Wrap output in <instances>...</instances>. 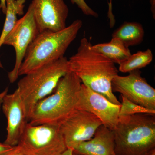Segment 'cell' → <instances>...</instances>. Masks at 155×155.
<instances>
[{
	"label": "cell",
	"instance_id": "ffe728a7",
	"mask_svg": "<svg viewBox=\"0 0 155 155\" xmlns=\"http://www.w3.org/2000/svg\"><path fill=\"white\" fill-rule=\"evenodd\" d=\"M3 155H28L23 152L20 148L17 146L14 147L13 149L11 150V151L8 152L6 153Z\"/></svg>",
	"mask_w": 155,
	"mask_h": 155
},
{
	"label": "cell",
	"instance_id": "e0dca14e",
	"mask_svg": "<svg viewBox=\"0 0 155 155\" xmlns=\"http://www.w3.org/2000/svg\"><path fill=\"white\" fill-rule=\"evenodd\" d=\"M153 54L151 50L138 51L131 54L119 65V71L123 73H129L134 70H140L151 63Z\"/></svg>",
	"mask_w": 155,
	"mask_h": 155
},
{
	"label": "cell",
	"instance_id": "6da1fadb",
	"mask_svg": "<svg viewBox=\"0 0 155 155\" xmlns=\"http://www.w3.org/2000/svg\"><path fill=\"white\" fill-rule=\"evenodd\" d=\"M91 46L86 38L81 40L77 52L68 59L69 70L84 85L111 102L121 105L111 87L113 79L119 75V70L115 63L93 50Z\"/></svg>",
	"mask_w": 155,
	"mask_h": 155
},
{
	"label": "cell",
	"instance_id": "5b68a950",
	"mask_svg": "<svg viewBox=\"0 0 155 155\" xmlns=\"http://www.w3.org/2000/svg\"><path fill=\"white\" fill-rule=\"evenodd\" d=\"M70 71L68 59L64 57L25 74L17 83L29 122L40 101L51 94L62 77Z\"/></svg>",
	"mask_w": 155,
	"mask_h": 155
},
{
	"label": "cell",
	"instance_id": "9c48e42d",
	"mask_svg": "<svg viewBox=\"0 0 155 155\" xmlns=\"http://www.w3.org/2000/svg\"><path fill=\"white\" fill-rule=\"evenodd\" d=\"M59 125L67 148L73 150L81 143L90 140L103 124L91 113L76 109Z\"/></svg>",
	"mask_w": 155,
	"mask_h": 155
},
{
	"label": "cell",
	"instance_id": "8992f818",
	"mask_svg": "<svg viewBox=\"0 0 155 155\" xmlns=\"http://www.w3.org/2000/svg\"><path fill=\"white\" fill-rule=\"evenodd\" d=\"M17 146L28 155H58L67 148L59 124L28 123Z\"/></svg>",
	"mask_w": 155,
	"mask_h": 155
},
{
	"label": "cell",
	"instance_id": "7402d4cb",
	"mask_svg": "<svg viewBox=\"0 0 155 155\" xmlns=\"http://www.w3.org/2000/svg\"><path fill=\"white\" fill-rule=\"evenodd\" d=\"M8 88L7 87L2 92L0 93V112H1V107L2 106L3 100L5 97L8 94Z\"/></svg>",
	"mask_w": 155,
	"mask_h": 155
},
{
	"label": "cell",
	"instance_id": "ba28073f",
	"mask_svg": "<svg viewBox=\"0 0 155 155\" xmlns=\"http://www.w3.org/2000/svg\"><path fill=\"white\" fill-rule=\"evenodd\" d=\"M126 76L117 75L112 81L113 92L136 104L155 110V89L141 76L140 70L129 72Z\"/></svg>",
	"mask_w": 155,
	"mask_h": 155
},
{
	"label": "cell",
	"instance_id": "30bf717a",
	"mask_svg": "<svg viewBox=\"0 0 155 155\" xmlns=\"http://www.w3.org/2000/svg\"><path fill=\"white\" fill-rule=\"evenodd\" d=\"M120 108V105L111 102L102 95L81 84L76 109L93 114L103 125L113 130L119 122Z\"/></svg>",
	"mask_w": 155,
	"mask_h": 155
},
{
	"label": "cell",
	"instance_id": "277c9868",
	"mask_svg": "<svg viewBox=\"0 0 155 155\" xmlns=\"http://www.w3.org/2000/svg\"><path fill=\"white\" fill-rule=\"evenodd\" d=\"M81 81L69 71L61 78L52 94L36 104L28 123L59 124L76 109Z\"/></svg>",
	"mask_w": 155,
	"mask_h": 155
},
{
	"label": "cell",
	"instance_id": "7c38bea8",
	"mask_svg": "<svg viewBox=\"0 0 155 155\" xmlns=\"http://www.w3.org/2000/svg\"><path fill=\"white\" fill-rule=\"evenodd\" d=\"M2 107L7 119V135L4 143L16 146L28 123L25 105L17 89L6 95Z\"/></svg>",
	"mask_w": 155,
	"mask_h": 155
},
{
	"label": "cell",
	"instance_id": "9a60e30c",
	"mask_svg": "<svg viewBox=\"0 0 155 155\" xmlns=\"http://www.w3.org/2000/svg\"><path fill=\"white\" fill-rule=\"evenodd\" d=\"M144 36V28L136 22H125L112 34V38L119 39L127 48L141 44Z\"/></svg>",
	"mask_w": 155,
	"mask_h": 155
},
{
	"label": "cell",
	"instance_id": "44dd1931",
	"mask_svg": "<svg viewBox=\"0 0 155 155\" xmlns=\"http://www.w3.org/2000/svg\"><path fill=\"white\" fill-rule=\"evenodd\" d=\"M14 147L0 143V155H3L13 149Z\"/></svg>",
	"mask_w": 155,
	"mask_h": 155
},
{
	"label": "cell",
	"instance_id": "8fae6325",
	"mask_svg": "<svg viewBox=\"0 0 155 155\" xmlns=\"http://www.w3.org/2000/svg\"><path fill=\"white\" fill-rule=\"evenodd\" d=\"M31 4L39 32L58 31L67 27L69 8L64 0H32Z\"/></svg>",
	"mask_w": 155,
	"mask_h": 155
},
{
	"label": "cell",
	"instance_id": "d4e9b609",
	"mask_svg": "<svg viewBox=\"0 0 155 155\" xmlns=\"http://www.w3.org/2000/svg\"><path fill=\"white\" fill-rule=\"evenodd\" d=\"M1 7H0V11H1ZM0 68H3L2 64L1 63V61H0Z\"/></svg>",
	"mask_w": 155,
	"mask_h": 155
},
{
	"label": "cell",
	"instance_id": "d6986e66",
	"mask_svg": "<svg viewBox=\"0 0 155 155\" xmlns=\"http://www.w3.org/2000/svg\"><path fill=\"white\" fill-rule=\"evenodd\" d=\"M72 4H75L87 16H93L95 17H98V14L93 10L87 4L84 0H70Z\"/></svg>",
	"mask_w": 155,
	"mask_h": 155
},
{
	"label": "cell",
	"instance_id": "ac0fdd59",
	"mask_svg": "<svg viewBox=\"0 0 155 155\" xmlns=\"http://www.w3.org/2000/svg\"><path fill=\"white\" fill-rule=\"evenodd\" d=\"M121 97L122 102L121 103L119 110V117L139 114H155V110H150L139 105L127 100L123 96L121 95Z\"/></svg>",
	"mask_w": 155,
	"mask_h": 155
},
{
	"label": "cell",
	"instance_id": "3957f363",
	"mask_svg": "<svg viewBox=\"0 0 155 155\" xmlns=\"http://www.w3.org/2000/svg\"><path fill=\"white\" fill-rule=\"evenodd\" d=\"M113 130L116 155H151L155 152V115L139 114L119 117Z\"/></svg>",
	"mask_w": 155,
	"mask_h": 155
},
{
	"label": "cell",
	"instance_id": "7a4b0ae2",
	"mask_svg": "<svg viewBox=\"0 0 155 155\" xmlns=\"http://www.w3.org/2000/svg\"><path fill=\"white\" fill-rule=\"evenodd\" d=\"M82 24L81 20L76 19L62 30L39 32L26 51L19 69V76L28 74L64 57Z\"/></svg>",
	"mask_w": 155,
	"mask_h": 155
},
{
	"label": "cell",
	"instance_id": "4fadbf2b",
	"mask_svg": "<svg viewBox=\"0 0 155 155\" xmlns=\"http://www.w3.org/2000/svg\"><path fill=\"white\" fill-rule=\"evenodd\" d=\"M73 150L74 155H116L114 130L101 125L90 140Z\"/></svg>",
	"mask_w": 155,
	"mask_h": 155
},
{
	"label": "cell",
	"instance_id": "cb8c5ba5",
	"mask_svg": "<svg viewBox=\"0 0 155 155\" xmlns=\"http://www.w3.org/2000/svg\"><path fill=\"white\" fill-rule=\"evenodd\" d=\"M111 2H112V1H111V0H110V3H109V11H110V12H112V10H111V9H112V7H111V5H112V3H111Z\"/></svg>",
	"mask_w": 155,
	"mask_h": 155
},
{
	"label": "cell",
	"instance_id": "52a82bcc",
	"mask_svg": "<svg viewBox=\"0 0 155 155\" xmlns=\"http://www.w3.org/2000/svg\"><path fill=\"white\" fill-rule=\"evenodd\" d=\"M39 33L34 16L33 8L30 4L25 15L17 20L14 28L6 36L3 43V45L13 46L16 53L14 68L8 74L11 83L16 81L19 77V69L26 51Z\"/></svg>",
	"mask_w": 155,
	"mask_h": 155
},
{
	"label": "cell",
	"instance_id": "5bb4252c",
	"mask_svg": "<svg viewBox=\"0 0 155 155\" xmlns=\"http://www.w3.org/2000/svg\"><path fill=\"white\" fill-rule=\"evenodd\" d=\"M91 48L102 54L115 64L120 65L131 54L129 48L119 39L112 38L108 43L92 45Z\"/></svg>",
	"mask_w": 155,
	"mask_h": 155
},
{
	"label": "cell",
	"instance_id": "603a6c76",
	"mask_svg": "<svg viewBox=\"0 0 155 155\" xmlns=\"http://www.w3.org/2000/svg\"><path fill=\"white\" fill-rule=\"evenodd\" d=\"M58 155H74L73 150L72 149L67 148L64 152Z\"/></svg>",
	"mask_w": 155,
	"mask_h": 155
},
{
	"label": "cell",
	"instance_id": "2e32d148",
	"mask_svg": "<svg viewBox=\"0 0 155 155\" xmlns=\"http://www.w3.org/2000/svg\"><path fill=\"white\" fill-rule=\"evenodd\" d=\"M26 0H6V19L2 31L0 36V48L4 40L12 30L17 20V15L24 14V8Z\"/></svg>",
	"mask_w": 155,
	"mask_h": 155
},
{
	"label": "cell",
	"instance_id": "484cf974",
	"mask_svg": "<svg viewBox=\"0 0 155 155\" xmlns=\"http://www.w3.org/2000/svg\"><path fill=\"white\" fill-rule=\"evenodd\" d=\"M151 155H155V152L153 153Z\"/></svg>",
	"mask_w": 155,
	"mask_h": 155
}]
</instances>
